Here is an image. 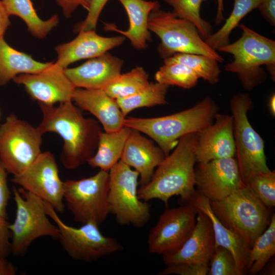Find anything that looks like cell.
Wrapping results in <instances>:
<instances>
[{"instance_id":"obj_1","label":"cell","mask_w":275,"mask_h":275,"mask_svg":"<svg viewBox=\"0 0 275 275\" xmlns=\"http://www.w3.org/2000/svg\"><path fill=\"white\" fill-rule=\"evenodd\" d=\"M38 104L42 114L37 126L40 131L43 134L54 132L63 139L60 154L63 166L74 169L87 162L95 153L102 132L98 122L85 117L72 100L58 106Z\"/></svg>"},{"instance_id":"obj_2","label":"cell","mask_w":275,"mask_h":275,"mask_svg":"<svg viewBox=\"0 0 275 275\" xmlns=\"http://www.w3.org/2000/svg\"><path fill=\"white\" fill-rule=\"evenodd\" d=\"M198 133V132H197ZM197 133L186 134L178 140L174 150L156 168L147 184L138 189V197L147 202L158 199L168 206L169 199L180 197L188 202L196 193L195 168Z\"/></svg>"},{"instance_id":"obj_3","label":"cell","mask_w":275,"mask_h":275,"mask_svg":"<svg viewBox=\"0 0 275 275\" xmlns=\"http://www.w3.org/2000/svg\"><path fill=\"white\" fill-rule=\"evenodd\" d=\"M218 112L215 101L206 96L194 106L172 115L150 118L126 117L124 126L149 136L167 156L180 138L199 132L211 124Z\"/></svg>"},{"instance_id":"obj_4","label":"cell","mask_w":275,"mask_h":275,"mask_svg":"<svg viewBox=\"0 0 275 275\" xmlns=\"http://www.w3.org/2000/svg\"><path fill=\"white\" fill-rule=\"evenodd\" d=\"M242 36L233 43L221 47L218 51L233 55L234 60L225 66L227 72L236 73L243 88L251 90L263 83L267 73L261 67L266 66L271 78L275 79V42L243 24L238 25Z\"/></svg>"},{"instance_id":"obj_5","label":"cell","mask_w":275,"mask_h":275,"mask_svg":"<svg viewBox=\"0 0 275 275\" xmlns=\"http://www.w3.org/2000/svg\"><path fill=\"white\" fill-rule=\"evenodd\" d=\"M209 203L221 222L251 248L269 225L273 214L245 185L222 200Z\"/></svg>"},{"instance_id":"obj_6","label":"cell","mask_w":275,"mask_h":275,"mask_svg":"<svg viewBox=\"0 0 275 275\" xmlns=\"http://www.w3.org/2000/svg\"><path fill=\"white\" fill-rule=\"evenodd\" d=\"M148 29L160 39L158 51L163 59L177 53L202 54L223 63L224 59L201 37L195 25L178 17L173 12L153 9L148 18Z\"/></svg>"},{"instance_id":"obj_7","label":"cell","mask_w":275,"mask_h":275,"mask_svg":"<svg viewBox=\"0 0 275 275\" xmlns=\"http://www.w3.org/2000/svg\"><path fill=\"white\" fill-rule=\"evenodd\" d=\"M13 193L16 211L14 222L9 225L11 253L16 256H23L37 238H59V230L48 218L44 201L21 187H13Z\"/></svg>"},{"instance_id":"obj_8","label":"cell","mask_w":275,"mask_h":275,"mask_svg":"<svg viewBox=\"0 0 275 275\" xmlns=\"http://www.w3.org/2000/svg\"><path fill=\"white\" fill-rule=\"evenodd\" d=\"M108 174L109 213L120 225L145 226L151 218L150 206L138 197L139 173L119 160Z\"/></svg>"},{"instance_id":"obj_9","label":"cell","mask_w":275,"mask_h":275,"mask_svg":"<svg viewBox=\"0 0 275 275\" xmlns=\"http://www.w3.org/2000/svg\"><path fill=\"white\" fill-rule=\"evenodd\" d=\"M253 106L248 93H239L230 101L234 121L235 155L243 182L251 176L269 171L264 151V141L253 128L248 113Z\"/></svg>"},{"instance_id":"obj_10","label":"cell","mask_w":275,"mask_h":275,"mask_svg":"<svg viewBox=\"0 0 275 275\" xmlns=\"http://www.w3.org/2000/svg\"><path fill=\"white\" fill-rule=\"evenodd\" d=\"M43 134L37 127L9 115L0 125V161L7 172L17 175L30 166L42 152Z\"/></svg>"},{"instance_id":"obj_11","label":"cell","mask_w":275,"mask_h":275,"mask_svg":"<svg viewBox=\"0 0 275 275\" xmlns=\"http://www.w3.org/2000/svg\"><path fill=\"white\" fill-rule=\"evenodd\" d=\"M108 188V171L101 170L88 178L64 181V200L74 221L102 224L109 214Z\"/></svg>"},{"instance_id":"obj_12","label":"cell","mask_w":275,"mask_h":275,"mask_svg":"<svg viewBox=\"0 0 275 275\" xmlns=\"http://www.w3.org/2000/svg\"><path fill=\"white\" fill-rule=\"evenodd\" d=\"M44 204L47 214L59 230L58 239L63 250L72 259L90 262L123 249L116 239L103 235L96 224L89 222L78 228L69 226L49 204Z\"/></svg>"},{"instance_id":"obj_13","label":"cell","mask_w":275,"mask_h":275,"mask_svg":"<svg viewBox=\"0 0 275 275\" xmlns=\"http://www.w3.org/2000/svg\"><path fill=\"white\" fill-rule=\"evenodd\" d=\"M11 181L49 204L57 212H64V182L51 152H41L25 170L13 176Z\"/></svg>"},{"instance_id":"obj_14","label":"cell","mask_w":275,"mask_h":275,"mask_svg":"<svg viewBox=\"0 0 275 275\" xmlns=\"http://www.w3.org/2000/svg\"><path fill=\"white\" fill-rule=\"evenodd\" d=\"M197 214L198 209L188 203L167 208L149 231V252L163 256L180 249L191 233Z\"/></svg>"},{"instance_id":"obj_15","label":"cell","mask_w":275,"mask_h":275,"mask_svg":"<svg viewBox=\"0 0 275 275\" xmlns=\"http://www.w3.org/2000/svg\"><path fill=\"white\" fill-rule=\"evenodd\" d=\"M195 173L196 191L209 201L222 200L245 185L234 157L197 163Z\"/></svg>"},{"instance_id":"obj_16","label":"cell","mask_w":275,"mask_h":275,"mask_svg":"<svg viewBox=\"0 0 275 275\" xmlns=\"http://www.w3.org/2000/svg\"><path fill=\"white\" fill-rule=\"evenodd\" d=\"M13 80L23 85L33 100L49 105L72 100L76 88L66 75L64 69L55 63L39 73L21 74Z\"/></svg>"},{"instance_id":"obj_17","label":"cell","mask_w":275,"mask_h":275,"mask_svg":"<svg viewBox=\"0 0 275 275\" xmlns=\"http://www.w3.org/2000/svg\"><path fill=\"white\" fill-rule=\"evenodd\" d=\"M235 155L233 116L217 113L211 124L197 133L196 163L234 157Z\"/></svg>"},{"instance_id":"obj_18","label":"cell","mask_w":275,"mask_h":275,"mask_svg":"<svg viewBox=\"0 0 275 275\" xmlns=\"http://www.w3.org/2000/svg\"><path fill=\"white\" fill-rule=\"evenodd\" d=\"M215 249L211 221L198 209L196 223L190 235L178 250L162 256L163 260L166 265L189 263L208 266Z\"/></svg>"},{"instance_id":"obj_19","label":"cell","mask_w":275,"mask_h":275,"mask_svg":"<svg viewBox=\"0 0 275 275\" xmlns=\"http://www.w3.org/2000/svg\"><path fill=\"white\" fill-rule=\"evenodd\" d=\"M123 65L122 60L107 51L64 72L75 88L104 90L121 74Z\"/></svg>"},{"instance_id":"obj_20","label":"cell","mask_w":275,"mask_h":275,"mask_svg":"<svg viewBox=\"0 0 275 275\" xmlns=\"http://www.w3.org/2000/svg\"><path fill=\"white\" fill-rule=\"evenodd\" d=\"M125 37H105L95 30L81 31L72 41L55 47L58 54L55 64L65 69L75 62L90 59L100 56L122 44Z\"/></svg>"},{"instance_id":"obj_21","label":"cell","mask_w":275,"mask_h":275,"mask_svg":"<svg viewBox=\"0 0 275 275\" xmlns=\"http://www.w3.org/2000/svg\"><path fill=\"white\" fill-rule=\"evenodd\" d=\"M131 129L120 160L139 173V183L143 186L150 182L155 169L166 156L153 141Z\"/></svg>"},{"instance_id":"obj_22","label":"cell","mask_w":275,"mask_h":275,"mask_svg":"<svg viewBox=\"0 0 275 275\" xmlns=\"http://www.w3.org/2000/svg\"><path fill=\"white\" fill-rule=\"evenodd\" d=\"M72 101L80 109L94 115L105 132L116 131L124 126L126 117L116 100L104 90L76 88Z\"/></svg>"},{"instance_id":"obj_23","label":"cell","mask_w":275,"mask_h":275,"mask_svg":"<svg viewBox=\"0 0 275 275\" xmlns=\"http://www.w3.org/2000/svg\"><path fill=\"white\" fill-rule=\"evenodd\" d=\"M187 203L205 213L211 221L215 248L223 247L233 255L242 275L247 272L250 246L240 237L225 227L212 211L209 200L196 191Z\"/></svg>"},{"instance_id":"obj_24","label":"cell","mask_w":275,"mask_h":275,"mask_svg":"<svg viewBox=\"0 0 275 275\" xmlns=\"http://www.w3.org/2000/svg\"><path fill=\"white\" fill-rule=\"evenodd\" d=\"M124 8L129 18V25L126 31L119 30L112 23H105L104 29L118 32L127 38L133 47L141 50L147 47L151 41L148 29L150 12L160 7L158 2L146 0H118Z\"/></svg>"},{"instance_id":"obj_25","label":"cell","mask_w":275,"mask_h":275,"mask_svg":"<svg viewBox=\"0 0 275 275\" xmlns=\"http://www.w3.org/2000/svg\"><path fill=\"white\" fill-rule=\"evenodd\" d=\"M53 62H40L17 50L0 38V86L6 85L18 74H35L50 67Z\"/></svg>"},{"instance_id":"obj_26","label":"cell","mask_w":275,"mask_h":275,"mask_svg":"<svg viewBox=\"0 0 275 275\" xmlns=\"http://www.w3.org/2000/svg\"><path fill=\"white\" fill-rule=\"evenodd\" d=\"M131 128L124 126L114 132H102L94 155L87 163L93 168L109 171L121 157Z\"/></svg>"},{"instance_id":"obj_27","label":"cell","mask_w":275,"mask_h":275,"mask_svg":"<svg viewBox=\"0 0 275 275\" xmlns=\"http://www.w3.org/2000/svg\"><path fill=\"white\" fill-rule=\"evenodd\" d=\"M9 16L15 15L25 23L31 35L39 39L46 37L59 23L57 15L44 20L38 15L31 0H2Z\"/></svg>"},{"instance_id":"obj_28","label":"cell","mask_w":275,"mask_h":275,"mask_svg":"<svg viewBox=\"0 0 275 275\" xmlns=\"http://www.w3.org/2000/svg\"><path fill=\"white\" fill-rule=\"evenodd\" d=\"M275 254V214L273 213L269 225L255 240L250 251L247 272L259 273Z\"/></svg>"},{"instance_id":"obj_29","label":"cell","mask_w":275,"mask_h":275,"mask_svg":"<svg viewBox=\"0 0 275 275\" xmlns=\"http://www.w3.org/2000/svg\"><path fill=\"white\" fill-rule=\"evenodd\" d=\"M261 0H234L233 10L222 27L205 40L212 48L216 50L230 43L229 36L239 25L240 20L254 9L258 8Z\"/></svg>"},{"instance_id":"obj_30","label":"cell","mask_w":275,"mask_h":275,"mask_svg":"<svg viewBox=\"0 0 275 275\" xmlns=\"http://www.w3.org/2000/svg\"><path fill=\"white\" fill-rule=\"evenodd\" d=\"M169 86L159 82H149L139 92L131 96L116 99L123 115L143 107L167 104L166 95Z\"/></svg>"},{"instance_id":"obj_31","label":"cell","mask_w":275,"mask_h":275,"mask_svg":"<svg viewBox=\"0 0 275 275\" xmlns=\"http://www.w3.org/2000/svg\"><path fill=\"white\" fill-rule=\"evenodd\" d=\"M149 75L142 67H136L129 72L121 74L111 82L104 91L112 98L117 99L134 95L149 84Z\"/></svg>"},{"instance_id":"obj_32","label":"cell","mask_w":275,"mask_h":275,"mask_svg":"<svg viewBox=\"0 0 275 275\" xmlns=\"http://www.w3.org/2000/svg\"><path fill=\"white\" fill-rule=\"evenodd\" d=\"M168 61L183 64L193 70L199 78L211 85L216 84L219 80L221 70L218 62L207 56L188 53H177L164 59Z\"/></svg>"},{"instance_id":"obj_33","label":"cell","mask_w":275,"mask_h":275,"mask_svg":"<svg viewBox=\"0 0 275 275\" xmlns=\"http://www.w3.org/2000/svg\"><path fill=\"white\" fill-rule=\"evenodd\" d=\"M199 78L196 73L186 65L167 60H164L163 65L155 74L156 82L186 89L195 87Z\"/></svg>"},{"instance_id":"obj_34","label":"cell","mask_w":275,"mask_h":275,"mask_svg":"<svg viewBox=\"0 0 275 275\" xmlns=\"http://www.w3.org/2000/svg\"><path fill=\"white\" fill-rule=\"evenodd\" d=\"M172 7L173 12L178 17L193 23L201 37L205 40L212 34L211 24L200 15L201 5L207 0H164Z\"/></svg>"},{"instance_id":"obj_35","label":"cell","mask_w":275,"mask_h":275,"mask_svg":"<svg viewBox=\"0 0 275 275\" xmlns=\"http://www.w3.org/2000/svg\"><path fill=\"white\" fill-rule=\"evenodd\" d=\"M244 183L266 207L270 209L274 207V170L253 175Z\"/></svg>"},{"instance_id":"obj_36","label":"cell","mask_w":275,"mask_h":275,"mask_svg":"<svg viewBox=\"0 0 275 275\" xmlns=\"http://www.w3.org/2000/svg\"><path fill=\"white\" fill-rule=\"evenodd\" d=\"M208 266L209 275H242L232 254L222 246L215 248Z\"/></svg>"},{"instance_id":"obj_37","label":"cell","mask_w":275,"mask_h":275,"mask_svg":"<svg viewBox=\"0 0 275 275\" xmlns=\"http://www.w3.org/2000/svg\"><path fill=\"white\" fill-rule=\"evenodd\" d=\"M108 1L91 0L86 18L75 25L73 31L78 33L81 31L95 30L100 14Z\"/></svg>"},{"instance_id":"obj_38","label":"cell","mask_w":275,"mask_h":275,"mask_svg":"<svg viewBox=\"0 0 275 275\" xmlns=\"http://www.w3.org/2000/svg\"><path fill=\"white\" fill-rule=\"evenodd\" d=\"M167 266L159 271L158 275H206L208 274L209 266L189 263H181Z\"/></svg>"},{"instance_id":"obj_39","label":"cell","mask_w":275,"mask_h":275,"mask_svg":"<svg viewBox=\"0 0 275 275\" xmlns=\"http://www.w3.org/2000/svg\"><path fill=\"white\" fill-rule=\"evenodd\" d=\"M7 171L0 161V217L7 219V208L11 196Z\"/></svg>"},{"instance_id":"obj_40","label":"cell","mask_w":275,"mask_h":275,"mask_svg":"<svg viewBox=\"0 0 275 275\" xmlns=\"http://www.w3.org/2000/svg\"><path fill=\"white\" fill-rule=\"evenodd\" d=\"M6 218L0 217V262L6 260L7 256L11 253V233Z\"/></svg>"},{"instance_id":"obj_41","label":"cell","mask_w":275,"mask_h":275,"mask_svg":"<svg viewBox=\"0 0 275 275\" xmlns=\"http://www.w3.org/2000/svg\"><path fill=\"white\" fill-rule=\"evenodd\" d=\"M62 10L64 15L67 18L71 17L73 12L78 6L89 10L91 0H54Z\"/></svg>"},{"instance_id":"obj_42","label":"cell","mask_w":275,"mask_h":275,"mask_svg":"<svg viewBox=\"0 0 275 275\" xmlns=\"http://www.w3.org/2000/svg\"><path fill=\"white\" fill-rule=\"evenodd\" d=\"M271 25H275V0H261L258 8Z\"/></svg>"},{"instance_id":"obj_43","label":"cell","mask_w":275,"mask_h":275,"mask_svg":"<svg viewBox=\"0 0 275 275\" xmlns=\"http://www.w3.org/2000/svg\"><path fill=\"white\" fill-rule=\"evenodd\" d=\"M2 2L0 1V38L3 37L11 22Z\"/></svg>"},{"instance_id":"obj_44","label":"cell","mask_w":275,"mask_h":275,"mask_svg":"<svg viewBox=\"0 0 275 275\" xmlns=\"http://www.w3.org/2000/svg\"><path fill=\"white\" fill-rule=\"evenodd\" d=\"M217 4V9L215 17V23L219 24L224 20L223 12L224 11V0H215Z\"/></svg>"},{"instance_id":"obj_45","label":"cell","mask_w":275,"mask_h":275,"mask_svg":"<svg viewBox=\"0 0 275 275\" xmlns=\"http://www.w3.org/2000/svg\"><path fill=\"white\" fill-rule=\"evenodd\" d=\"M274 266V257H273L267 263L259 273H263L262 274L274 275L275 274Z\"/></svg>"},{"instance_id":"obj_46","label":"cell","mask_w":275,"mask_h":275,"mask_svg":"<svg viewBox=\"0 0 275 275\" xmlns=\"http://www.w3.org/2000/svg\"><path fill=\"white\" fill-rule=\"evenodd\" d=\"M275 95L272 94L270 97L268 102L269 111L272 116L275 115Z\"/></svg>"},{"instance_id":"obj_47","label":"cell","mask_w":275,"mask_h":275,"mask_svg":"<svg viewBox=\"0 0 275 275\" xmlns=\"http://www.w3.org/2000/svg\"><path fill=\"white\" fill-rule=\"evenodd\" d=\"M0 117H1V112H0Z\"/></svg>"}]
</instances>
